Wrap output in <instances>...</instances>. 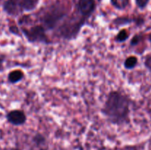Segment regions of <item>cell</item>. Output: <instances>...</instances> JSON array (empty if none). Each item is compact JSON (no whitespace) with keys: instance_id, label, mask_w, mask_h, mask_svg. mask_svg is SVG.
<instances>
[{"instance_id":"obj_1","label":"cell","mask_w":151,"mask_h":150,"mask_svg":"<svg viewBox=\"0 0 151 150\" xmlns=\"http://www.w3.org/2000/svg\"><path fill=\"white\" fill-rule=\"evenodd\" d=\"M103 111L111 122L122 123L126 120L129 113V99L119 92L111 93L106 101Z\"/></svg>"},{"instance_id":"obj_2","label":"cell","mask_w":151,"mask_h":150,"mask_svg":"<svg viewBox=\"0 0 151 150\" xmlns=\"http://www.w3.org/2000/svg\"><path fill=\"white\" fill-rule=\"evenodd\" d=\"M7 119L12 124L22 125L26 121V116L24 112L19 110H15L7 113Z\"/></svg>"},{"instance_id":"obj_3","label":"cell","mask_w":151,"mask_h":150,"mask_svg":"<svg viewBox=\"0 0 151 150\" xmlns=\"http://www.w3.org/2000/svg\"><path fill=\"white\" fill-rule=\"evenodd\" d=\"M26 34L27 38L33 41H41V40L46 39L44 31L41 26H35L33 27L30 31L27 32Z\"/></svg>"},{"instance_id":"obj_4","label":"cell","mask_w":151,"mask_h":150,"mask_svg":"<svg viewBox=\"0 0 151 150\" xmlns=\"http://www.w3.org/2000/svg\"><path fill=\"white\" fill-rule=\"evenodd\" d=\"M94 0H80L79 10L83 15H89L94 9Z\"/></svg>"},{"instance_id":"obj_5","label":"cell","mask_w":151,"mask_h":150,"mask_svg":"<svg viewBox=\"0 0 151 150\" xmlns=\"http://www.w3.org/2000/svg\"><path fill=\"white\" fill-rule=\"evenodd\" d=\"M23 73L20 70H15L10 72L8 75V80L11 83H16L23 78Z\"/></svg>"},{"instance_id":"obj_6","label":"cell","mask_w":151,"mask_h":150,"mask_svg":"<svg viewBox=\"0 0 151 150\" xmlns=\"http://www.w3.org/2000/svg\"><path fill=\"white\" fill-rule=\"evenodd\" d=\"M111 1L112 4L116 8L119 9V10L125 9L128 5V2H129V0H111Z\"/></svg>"},{"instance_id":"obj_7","label":"cell","mask_w":151,"mask_h":150,"mask_svg":"<svg viewBox=\"0 0 151 150\" xmlns=\"http://www.w3.org/2000/svg\"><path fill=\"white\" fill-rule=\"evenodd\" d=\"M137 58L136 57H134V56H131V57H128V58L126 59V60L125 61V67L128 69H134L137 64Z\"/></svg>"},{"instance_id":"obj_8","label":"cell","mask_w":151,"mask_h":150,"mask_svg":"<svg viewBox=\"0 0 151 150\" xmlns=\"http://www.w3.org/2000/svg\"><path fill=\"white\" fill-rule=\"evenodd\" d=\"M4 8H5L6 11H7L9 13L12 14V13H13L16 11V4H15V2L13 0H9V1H7L5 3Z\"/></svg>"},{"instance_id":"obj_9","label":"cell","mask_w":151,"mask_h":150,"mask_svg":"<svg viewBox=\"0 0 151 150\" xmlns=\"http://www.w3.org/2000/svg\"><path fill=\"white\" fill-rule=\"evenodd\" d=\"M128 32H126V30L123 29V30H121L120 32H119L116 39H117V41H119V42H122V41H126V40L128 39Z\"/></svg>"},{"instance_id":"obj_10","label":"cell","mask_w":151,"mask_h":150,"mask_svg":"<svg viewBox=\"0 0 151 150\" xmlns=\"http://www.w3.org/2000/svg\"><path fill=\"white\" fill-rule=\"evenodd\" d=\"M147 2H148V0H137V4L141 8L145 7L147 5Z\"/></svg>"},{"instance_id":"obj_11","label":"cell","mask_w":151,"mask_h":150,"mask_svg":"<svg viewBox=\"0 0 151 150\" xmlns=\"http://www.w3.org/2000/svg\"><path fill=\"white\" fill-rule=\"evenodd\" d=\"M149 40H150V43H151V34L150 35V36H149Z\"/></svg>"}]
</instances>
